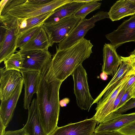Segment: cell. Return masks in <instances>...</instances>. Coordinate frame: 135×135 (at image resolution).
I'll use <instances>...</instances> for the list:
<instances>
[{
	"label": "cell",
	"instance_id": "obj_1",
	"mask_svg": "<svg viewBox=\"0 0 135 135\" xmlns=\"http://www.w3.org/2000/svg\"><path fill=\"white\" fill-rule=\"evenodd\" d=\"M49 62L41 72L37 100L41 123L46 135L57 127L60 111L59 91L63 82L57 79Z\"/></svg>",
	"mask_w": 135,
	"mask_h": 135
},
{
	"label": "cell",
	"instance_id": "obj_2",
	"mask_svg": "<svg viewBox=\"0 0 135 135\" xmlns=\"http://www.w3.org/2000/svg\"><path fill=\"white\" fill-rule=\"evenodd\" d=\"M93 46L90 40L83 38L68 48L56 52L50 63L52 71L55 78L62 82L71 75L74 70L92 53Z\"/></svg>",
	"mask_w": 135,
	"mask_h": 135
},
{
	"label": "cell",
	"instance_id": "obj_3",
	"mask_svg": "<svg viewBox=\"0 0 135 135\" xmlns=\"http://www.w3.org/2000/svg\"><path fill=\"white\" fill-rule=\"evenodd\" d=\"M73 0H8L0 16L7 14L19 19L29 18L54 11Z\"/></svg>",
	"mask_w": 135,
	"mask_h": 135
},
{
	"label": "cell",
	"instance_id": "obj_4",
	"mask_svg": "<svg viewBox=\"0 0 135 135\" xmlns=\"http://www.w3.org/2000/svg\"><path fill=\"white\" fill-rule=\"evenodd\" d=\"M0 63L16 52L19 35L18 18L7 14L0 16Z\"/></svg>",
	"mask_w": 135,
	"mask_h": 135
},
{
	"label": "cell",
	"instance_id": "obj_5",
	"mask_svg": "<svg viewBox=\"0 0 135 135\" xmlns=\"http://www.w3.org/2000/svg\"><path fill=\"white\" fill-rule=\"evenodd\" d=\"M74 83V93L77 104L81 109L88 111L93 105L94 99L90 94L86 71L82 65H79L72 75Z\"/></svg>",
	"mask_w": 135,
	"mask_h": 135
},
{
	"label": "cell",
	"instance_id": "obj_6",
	"mask_svg": "<svg viewBox=\"0 0 135 135\" xmlns=\"http://www.w3.org/2000/svg\"><path fill=\"white\" fill-rule=\"evenodd\" d=\"M131 75L118 81L103 93V96L97 103L96 112L92 117L97 121L98 124L102 123L107 117L113 112L114 101Z\"/></svg>",
	"mask_w": 135,
	"mask_h": 135
},
{
	"label": "cell",
	"instance_id": "obj_7",
	"mask_svg": "<svg viewBox=\"0 0 135 135\" xmlns=\"http://www.w3.org/2000/svg\"><path fill=\"white\" fill-rule=\"evenodd\" d=\"M109 18L108 12L100 11L89 19H81L70 34L58 44V49L62 50L71 47L82 38L88 31L94 27L96 22Z\"/></svg>",
	"mask_w": 135,
	"mask_h": 135
},
{
	"label": "cell",
	"instance_id": "obj_8",
	"mask_svg": "<svg viewBox=\"0 0 135 135\" xmlns=\"http://www.w3.org/2000/svg\"><path fill=\"white\" fill-rule=\"evenodd\" d=\"M81 20L72 15L55 23L44 24L42 26L53 43H59L70 34Z\"/></svg>",
	"mask_w": 135,
	"mask_h": 135
},
{
	"label": "cell",
	"instance_id": "obj_9",
	"mask_svg": "<svg viewBox=\"0 0 135 135\" xmlns=\"http://www.w3.org/2000/svg\"><path fill=\"white\" fill-rule=\"evenodd\" d=\"M18 51L23 60L21 71L33 70L41 72L52 59L48 50Z\"/></svg>",
	"mask_w": 135,
	"mask_h": 135
},
{
	"label": "cell",
	"instance_id": "obj_10",
	"mask_svg": "<svg viewBox=\"0 0 135 135\" xmlns=\"http://www.w3.org/2000/svg\"><path fill=\"white\" fill-rule=\"evenodd\" d=\"M116 49L128 42H135V14L122 23L116 30L105 35Z\"/></svg>",
	"mask_w": 135,
	"mask_h": 135
},
{
	"label": "cell",
	"instance_id": "obj_11",
	"mask_svg": "<svg viewBox=\"0 0 135 135\" xmlns=\"http://www.w3.org/2000/svg\"><path fill=\"white\" fill-rule=\"evenodd\" d=\"M0 69V99L1 101L7 99L19 84L23 81L21 73L15 70Z\"/></svg>",
	"mask_w": 135,
	"mask_h": 135
},
{
	"label": "cell",
	"instance_id": "obj_12",
	"mask_svg": "<svg viewBox=\"0 0 135 135\" xmlns=\"http://www.w3.org/2000/svg\"><path fill=\"white\" fill-rule=\"evenodd\" d=\"M97 121L92 117L74 123L58 127L50 135H91L95 131Z\"/></svg>",
	"mask_w": 135,
	"mask_h": 135
},
{
	"label": "cell",
	"instance_id": "obj_13",
	"mask_svg": "<svg viewBox=\"0 0 135 135\" xmlns=\"http://www.w3.org/2000/svg\"><path fill=\"white\" fill-rule=\"evenodd\" d=\"M24 84V108L28 109L33 94L37 93L40 79L41 72L33 70L20 72Z\"/></svg>",
	"mask_w": 135,
	"mask_h": 135
},
{
	"label": "cell",
	"instance_id": "obj_14",
	"mask_svg": "<svg viewBox=\"0 0 135 135\" xmlns=\"http://www.w3.org/2000/svg\"><path fill=\"white\" fill-rule=\"evenodd\" d=\"M23 84V81L17 85L7 99L1 101L0 107V118L6 127L12 119Z\"/></svg>",
	"mask_w": 135,
	"mask_h": 135
},
{
	"label": "cell",
	"instance_id": "obj_15",
	"mask_svg": "<svg viewBox=\"0 0 135 135\" xmlns=\"http://www.w3.org/2000/svg\"><path fill=\"white\" fill-rule=\"evenodd\" d=\"M28 119L24 128L27 135H46L43 128L36 98L33 99L28 109Z\"/></svg>",
	"mask_w": 135,
	"mask_h": 135
},
{
	"label": "cell",
	"instance_id": "obj_16",
	"mask_svg": "<svg viewBox=\"0 0 135 135\" xmlns=\"http://www.w3.org/2000/svg\"><path fill=\"white\" fill-rule=\"evenodd\" d=\"M116 50L110 44H105L103 49V63L102 71L112 76L115 74L121 63V58Z\"/></svg>",
	"mask_w": 135,
	"mask_h": 135
},
{
	"label": "cell",
	"instance_id": "obj_17",
	"mask_svg": "<svg viewBox=\"0 0 135 135\" xmlns=\"http://www.w3.org/2000/svg\"><path fill=\"white\" fill-rule=\"evenodd\" d=\"M121 63L117 71L107 86L100 94L105 91L118 81L125 77L135 74V55L120 56Z\"/></svg>",
	"mask_w": 135,
	"mask_h": 135
},
{
	"label": "cell",
	"instance_id": "obj_18",
	"mask_svg": "<svg viewBox=\"0 0 135 135\" xmlns=\"http://www.w3.org/2000/svg\"><path fill=\"white\" fill-rule=\"evenodd\" d=\"M135 120V112L121 114L114 118L100 123L95 128L94 132L115 131Z\"/></svg>",
	"mask_w": 135,
	"mask_h": 135
},
{
	"label": "cell",
	"instance_id": "obj_19",
	"mask_svg": "<svg viewBox=\"0 0 135 135\" xmlns=\"http://www.w3.org/2000/svg\"><path fill=\"white\" fill-rule=\"evenodd\" d=\"M84 3L72 1L57 8L54 13L44 22V24L55 23L68 16L73 15Z\"/></svg>",
	"mask_w": 135,
	"mask_h": 135
},
{
	"label": "cell",
	"instance_id": "obj_20",
	"mask_svg": "<svg viewBox=\"0 0 135 135\" xmlns=\"http://www.w3.org/2000/svg\"><path fill=\"white\" fill-rule=\"evenodd\" d=\"M53 43L46 30L42 26L37 36L20 48V51L36 50H48Z\"/></svg>",
	"mask_w": 135,
	"mask_h": 135
},
{
	"label": "cell",
	"instance_id": "obj_21",
	"mask_svg": "<svg viewBox=\"0 0 135 135\" xmlns=\"http://www.w3.org/2000/svg\"><path fill=\"white\" fill-rule=\"evenodd\" d=\"M108 14L109 18L114 21L133 15L135 14V12L131 8L130 0H119L111 7Z\"/></svg>",
	"mask_w": 135,
	"mask_h": 135
},
{
	"label": "cell",
	"instance_id": "obj_22",
	"mask_svg": "<svg viewBox=\"0 0 135 135\" xmlns=\"http://www.w3.org/2000/svg\"><path fill=\"white\" fill-rule=\"evenodd\" d=\"M54 12V11L47 12L26 19H18L19 23V34L36 26L42 25L44 21Z\"/></svg>",
	"mask_w": 135,
	"mask_h": 135
},
{
	"label": "cell",
	"instance_id": "obj_23",
	"mask_svg": "<svg viewBox=\"0 0 135 135\" xmlns=\"http://www.w3.org/2000/svg\"><path fill=\"white\" fill-rule=\"evenodd\" d=\"M42 25L36 26L19 34L17 41V48H20L36 38L40 32Z\"/></svg>",
	"mask_w": 135,
	"mask_h": 135
},
{
	"label": "cell",
	"instance_id": "obj_24",
	"mask_svg": "<svg viewBox=\"0 0 135 135\" xmlns=\"http://www.w3.org/2000/svg\"><path fill=\"white\" fill-rule=\"evenodd\" d=\"M16 52L11 55L4 61L6 70H15L20 72L22 69L23 60L20 52Z\"/></svg>",
	"mask_w": 135,
	"mask_h": 135
},
{
	"label": "cell",
	"instance_id": "obj_25",
	"mask_svg": "<svg viewBox=\"0 0 135 135\" xmlns=\"http://www.w3.org/2000/svg\"><path fill=\"white\" fill-rule=\"evenodd\" d=\"M102 3L95 2L84 3L73 15L75 17L81 19L85 18L89 13L99 9Z\"/></svg>",
	"mask_w": 135,
	"mask_h": 135
},
{
	"label": "cell",
	"instance_id": "obj_26",
	"mask_svg": "<svg viewBox=\"0 0 135 135\" xmlns=\"http://www.w3.org/2000/svg\"><path fill=\"white\" fill-rule=\"evenodd\" d=\"M135 107V98H133L127 102L124 105L118 110L111 113L104 119L103 122L113 118L122 114L128 110Z\"/></svg>",
	"mask_w": 135,
	"mask_h": 135
},
{
	"label": "cell",
	"instance_id": "obj_27",
	"mask_svg": "<svg viewBox=\"0 0 135 135\" xmlns=\"http://www.w3.org/2000/svg\"><path fill=\"white\" fill-rule=\"evenodd\" d=\"M121 135H135V120L116 131Z\"/></svg>",
	"mask_w": 135,
	"mask_h": 135
},
{
	"label": "cell",
	"instance_id": "obj_28",
	"mask_svg": "<svg viewBox=\"0 0 135 135\" xmlns=\"http://www.w3.org/2000/svg\"><path fill=\"white\" fill-rule=\"evenodd\" d=\"M135 90V83L126 91L115 111L120 108L129 100L132 98L133 94Z\"/></svg>",
	"mask_w": 135,
	"mask_h": 135
},
{
	"label": "cell",
	"instance_id": "obj_29",
	"mask_svg": "<svg viewBox=\"0 0 135 135\" xmlns=\"http://www.w3.org/2000/svg\"><path fill=\"white\" fill-rule=\"evenodd\" d=\"M127 82L126 83L123 88L119 92L114 101L113 105V112L115 110L116 108L119 104L123 95L126 91V87Z\"/></svg>",
	"mask_w": 135,
	"mask_h": 135
},
{
	"label": "cell",
	"instance_id": "obj_30",
	"mask_svg": "<svg viewBox=\"0 0 135 135\" xmlns=\"http://www.w3.org/2000/svg\"><path fill=\"white\" fill-rule=\"evenodd\" d=\"M4 135H27L23 127L22 129L15 131H6Z\"/></svg>",
	"mask_w": 135,
	"mask_h": 135
},
{
	"label": "cell",
	"instance_id": "obj_31",
	"mask_svg": "<svg viewBox=\"0 0 135 135\" xmlns=\"http://www.w3.org/2000/svg\"><path fill=\"white\" fill-rule=\"evenodd\" d=\"M91 135H121L116 131L94 133Z\"/></svg>",
	"mask_w": 135,
	"mask_h": 135
},
{
	"label": "cell",
	"instance_id": "obj_32",
	"mask_svg": "<svg viewBox=\"0 0 135 135\" xmlns=\"http://www.w3.org/2000/svg\"><path fill=\"white\" fill-rule=\"evenodd\" d=\"M135 83V74L131 75L127 83L126 87V90L128 89Z\"/></svg>",
	"mask_w": 135,
	"mask_h": 135
},
{
	"label": "cell",
	"instance_id": "obj_33",
	"mask_svg": "<svg viewBox=\"0 0 135 135\" xmlns=\"http://www.w3.org/2000/svg\"><path fill=\"white\" fill-rule=\"evenodd\" d=\"M70 100L68 98H65L60 101V106L63 107H66L67 104L69 102Z\"/></svg>",
	"mask_w": 135,
	"mask_h": 135
},
{
	"label": "cell",
	"instance_id": "obj_34",
	"mask_svg": "<svg viewBox=\"0 0 135 135\" xmlns=\"http://www.w3.org/2000/svg\"><path fill=\"white\" fill-rule=\"evenodd\" d=\"M6 127L4 126L3 121L0 118V135H4Z\"/></svg>",
	"mask_w": 135,
	"mask_h": 135
},
{
	"label": "cell",
	"instance_id": "obj_35",
	"mask_svg": "<svg viewBox=\"0 0 135 135\" xmlns=\"http://www.w3.org/2000/svg\"><path fill=\"white\" fill-rule=\"evenodd\" d=\"M101 0H73L74 2L78 3H88L91 2L100 1Z\"/></svg>",
	"mask_w": 135,
	"mask_h": 135
},
{
	"label": "cell",
	"instance_id": "obj_36",
	"mask_svg": "<svg viewBox=\"0 0 135 135\" xmlns=\"http://www.w3.org/2000/svg\"><path fill=\"white\" fill-rule=\"evenodd\" d=\"M100 77L103 80H106L108 78V75L104 72H102L100 74Z\"/></svg>",
	"mask_w": 135,
	"mask_h": 135
},
{
	"label": "cell",
	"instance_id": "obj_37",
	"mask_svg": "<svg viewBox=\"0 0 135 135\" xmlns=\"http://www.w3.org/2000/svg\"><path fill=\"white\" fill-rule=\"evenodd\" d=\"M8 0H2L0 3V11H1Z\"/></svg>",
	"mask_w": 135,
	"mask_h": 135
},
{
	"label": "cell",
	"instance_id": "obj_38",
	"mask_svg": "<svg viewBox=\"0 0 135 135\" xmlns=\"http://www.w3.org/2000/svg\"><path fill=\"white\" fill-rule=\"evenodd\" d=\"M130 1L131 8L135 12V0H130Z\"/></svg>",
	"mask_w": 135,
	"mask_h": 135
},
{
	"label": "cell",
	"instance_id": "obj_39",
	"mask_svg": "<svg viewBox=\"0 0 135 135\" xmlns=\"http://www.w3.org/2000/svg\"><path fill=\"white\" fill-rule=\"evenodd\" d=\"M131 54H133L135 55V49L131 53Z\"/></svg>",
	"mask_w": 135,
	"mask_h": 135
},
{
	"label": "cell",
	"instance_id": "obj_40",
	"mask_svg": "<svg viewBox=\"0 0 135 135\" xmlns=\"http://www.w3.org/2000/svg\"><path fill=\"white\" fill-rule=\"evenodd\" d=\"M135 98V90L133 94V95L132 96V98Z\"/></svg>",
	"mask_w": 135,
	"mask_h": 135
}]
</instances>
